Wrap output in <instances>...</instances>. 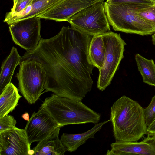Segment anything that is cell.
<instances>
[{
	"mask_svg": "<svg viewBox=\"0 0 155 155\" xmlns=\"http://www.w3.org/2000/svg\"><path fill=\"white\" fill-rule=\"evenodd\" d=\"M61 126L58 127L49 136L41 141L32 149L36 155H63L66 151L59 134Z\"/></svg>",
	"mask_w": 155,
	"mask_h": 155,
	"instance_id": "13",
	"label": "cell"
},
{
	"mask_svg": "<svg viewBox=\"0 0 155 155\" xmlns=\"http://www.w3.org/2000/svg\"><path fill=\"white\" fill-rule=\"evenodd\" d=\"M21 96L18 89L10 83L8 85L0 95V117L8 115L18 105Z\"/></svg>",
	"mask_w": 155,
	"mask_h": 155,
	"instance_id": "17",
	"label": "cell"
},
{
	"mask_svg": "<svg viewBox=\"0 0 155 155\" xmlns=\"http://www.w3.org/2000/svg\"><path fill=\"white\" fill-rule=\"evenodd\" d=\"M143 109L137 101L125 95L114 102L110 120L116 141L136 142L146 134Z\"/></svg>",
	"mask_w": 155,
	"mask_h": 155,
	"instance_id": "2",
	"label": "cell"
},
{
	"mask_svg": "<svg viewBox=\"0 0 155 155\" xmlns=\"http://www.w3.org/2000/svg\"><path fill=\"white\" fill-rule=\"evenodd\" d=\"M41 107L45 109L61 127L72 124H96L101 115L81 101L61 97L53 93L45 98Z\"/></svg>",
	"mask_w": 155,
	"mask_h": 155,
	"instance_id": "3",
	"label": "cell"
},
{
	"mask_svg": "<svg viewBox=\"0 0 155 155\" xmlns=\"http://www.w3.org/2000/svg\"><path fill=\"white\" fill-rule=\"evenodd\" d=\"M136 13L147 21L155 29V4L138 9L136 12Z\"/></svg>",
	"mask_w": 155,
	"mask_h": 155,
	"instance_id": "20",
	"label": "cell"
},
{
	"mask_svg": "<svg viewBox=\"0 0 155 155\" xmlns=\"http://www.w3.org/2000/svg\"><path fill=\"white\" fill-rule=\"evenodd\" d=\"M67 21L71 27L93 36L102 35L110 31L104 1L97 2L82 10Z\"/></svg>",
	"mask_w": 155,
	"mask_h": 155,
	"instance_id": "7",
	"label": "cell"
},
{
	"mask_svg": "<svg viewBox=\"0 0 155 155\" xmlns=\"http://www.w3.org/2000/svg\"><path fill=\"white\" fill-rule=\"evenodd\" d=\"M105 47L104 60L99 70L97 87L101 91L111 83L121 60L126 44L119 34L111 31L102 35Z\"/></svg>",
	"mask_w": 155,
	"mask_h": 155,
	"instance_id": "6",
	"label": "cell"
},
{
	"mask_svg": "<svg viewBox=\"0 0 155 155\" xmlns=\"http://www.w3.org/2000/svg\"><path fill=\"white\" fill-rule=\"evenodd\" d=\"M30 146L24 129L0 132V155H28Z\"/></svg>",
	"mask_w": 155,
	"mask_h": 155,
	"instance_id": "10",
	"label": "cell"
},
{
	"mask_svg": "<svg viewBox=\"0 0 155 155\" xmlns=\"http://www.w3.org/2000/svg\"><path fill=\"white\" fill-rule=\"evenodd\" d=\"M62 0H33L31 5L21 12L11 14L8 18L12 24L24 19L38 16L45 13Z\"/></svg>",
	"mask_w": 155,
	"mask_h": 155,
	"instance_id": "14",
	"label": "cell"
},
{
	"mask_svg": "<svg viewBox=\"0 0 155 155\" xmlns=\"http://www.w3.org/2000/svg\"><path fill=\"white\" fill-rule=\"evenodd\" d=\"M152 41L153 44L155 45V33L152 36Z\"/></svg>",
	"mask_w": 155,
	"mask_h": 155,
	"instance_id": "28",
	"label": "cell"
},
{
	"mask_svg": "<svg viewBox=\"0 0 155 155\" xmlns=\"http://www.w3.org/2000/svg\"><path fill=\"white\" fill-rule=\"evenodd\" d=\"M13 0V2H15V1L16 0Z\"/></svg>",
	"mask_w": 155,
	"mask_h": 155,
	"instance_id": "30",
	"label": "cell"
},
{
	"mask_svg": "<svg viewBox=\"0 0 155 155\" xmlns=\"http://www.w3.org/2000/svg\"><path fill=\"white\" fill-rule=\"evenodd\" d=\"M35 153V151L33 149H30L28 152V155H34Z\"/></svg>",
	"mask_w": 155,
	"mask_h": 155,
	"instance_id": "27",
	"label": "cell"
},
{
	"mask_svg": "<svg viewBox=\"0 0 155 155\" xmlns=\"http://www.w3.org/2000/svg\"><path fill=\"white\" fill-rule=\"evenodd\" d=\"M153 5L134 3L108 4L104 2L106 15L114 30L142 36L151 35L155 29L138 16L136 11Z\"/></svg>",
	"mask_w": 155,
	"mask_h": 155,
	"instance_id": "4",
	"label": "cell"
},
{
	"mask_svg": "<svg viewBox=\"0 0 155 155\" xmlns=\"http://www.w3.org/2000/svg\"><path fill=\"white\" fill-rule=\"evenodd\" d=\"M16 120L10 115L0 117V132L16 127Z\"/></svg>",
	"mask_w": 155,
	"mask_h": 155,
	"instance_id": "22",
	"label": "cell"
},
{
	"mask_svg": "<svg viewBox=\"0 0 155 155\" xmlns=\"http://www.w3.org/2000/svg\"><path fill=\"white\" fill-rule=\"evenodd\" d=\"M106 155H155V134L148 136L140 142L116 141L111 144Z\"/></svg>",
	"mask_w": 155,
	"mask_h": 155,
	"instance_id": "12",
	"label": "cell"
},
{
	"mask_svg": "<svg viewBox=\"0 0 155 155\" xmlns=\"http://www.w3.org/2000/svg\"><path fill=\"white\" fill-rule=\"evenodd\" d=\"M19 65L16 76L20 91L29 103L34 104L45 89V71L40 62L33 59L21 60Z\"/></svg>",
	"mask_w": 155,
	"mask_h": 155,
	"instance_id": "5",
	"label": "cell"
},
{
	"mask_svg": "<svg viewBox=\"0 0 155 155\" xmlns=\"http://www.w3.org/2000/svg\"><path fill=\"white\" fill-rule=\"evenodd\" d=\"M102 1L104 0H62L37 17L59 22L67 21L82 10Z\"/></svg>",
	"mask_w": 155,
	"mask_h": 155,
	"instance_id": "11",
	"label": "cell"
},
{
	"mask_svg": "<svg viewBox=\"0 0 155 155\" xmlns=\"http://www.w3.org/2000/svg\"><path fill=\"white\" fill-rule=\"evenodd\" d=\"M105 49L102 35L93 36L88 49L89 56L92 64L99 70L102 67Z\"/></svg>",
	"mask_w": 155,
	"mask_h": 155,
	"instance_id": "18",
	"label": "cell"
},
{
	"mask_svg": "<svg viewBox=\"0 0 155 155\" xmlns=\"http://www.w3.org/2000/svg\"><path fill=\"white\" fill-rule=\"evenodd\" d=\"M145 123L147 127L155 118V94L149 105L143 109Z\"/></svg>",
	"mask_w": 155,
	"mask_h": 155,
	"instance_id": "21",
	"label": "cell"
},
{
	"mask_svg": "<svg viewBox=\"0 0 155 155\" xmlns=\"http://www.w3.org/2000/svg\"><path fill=\"white\" fill-rule=\"evenodd\" d=\"M138 71L143 81L155 87V64L153 59H148L137 54L135 56Z\"/></svg>",
	"mask_w": 155,
	"mask_h": 155,
	"instance_id": "19",
	"label": "cell"
},
{
	"mask_svg": "<svg viewBox=\"0 0 155 155\" xmlns=\"http://www.w3.org/2000/svg\"><path fill=\"white\" fill-rule=\"evenodd\" d=\"M147 132L148 133L155 134V118L147 127Z\"/></svg>",
	"mask_w": 155,
	"mask_h": 155,
	"instance_id": "25",
	"label": "cell"
},
{
	"mask_svg": "<svg viewBox=\"0 0 155 155\" xmlns=\"http://www.w3.org/2000/svg\"><path fill=\"white\" fill-rule=\"evenodd\" d=\"M107 3L110 4L134 3L153 5L155 2L151 0H107Z\"/></svg>",
	"mask_w": 155,
	"mask_h": 155,
	"instance_id": "24",
	"label": "cell"
},
{
	"mask_svg": "<svg viewBox=\"0 0 155 155\" xmlns=\"http://www.w3.org/2000/svg\"><path fill=\"white\" fill-rule=\"evenodd\" d=\"M32 1L33 0H16L13 2L11 11L8 13L10 14L19 13L30 5Z\"/></svg>",
	"mask_w": 155,
	"mask_h": 155,
	"instance_id": "23",
	"label": "cell"
},
{
	"mask_svg": "<svg viewBox=\"0 0 155 155\" xmlns=\"http://www.w3.org/2000/svg\"><path fill=\"white\" fill-rule=\"evenodd\" d=\"M25 120L28 121L29 120V116L28 113L26 112L23 114L21 116Z\"/></svg>",
	"mask_w": 155,
	"mask_h": 155,
	"instance_id": "26",
	"label": "cell"
},
{
	"mask_svg": "<svg viewBox=\"0 0 155 155\" xmlns=\"http://www.w3.org/2000/svg\"><path fill=\"white\" fill-rule=\"evenodd\" d=\"M151 0L152 1H153V2H155V0Z\"/></svg>",
	"mask_w": 155,
	"mask_h": 155,
	"instance_id": "29",
	"label": "cell"
},
{
	"mask_svg": "<svg viewBox=\"0 0 155 155\" xmlns=\"http://www.w3.org/2000/svg\"><path fill=\"white\" fill-rule=\"evenodd\" d=\"M41 27L40 18L34 17L13 23L9 28L13 41L28 51L38 45L41 38Z\"/></svg>",
	"mask_w": 155,
	"mask_h": 155,
	"instance_id": "8",
	"label": "cell"
},
{
	"mask_svg": "<svg viewBox=\"0 0 155 155\" xmlns=\"http://www.w3.org/2000/svg\"><path fill=\"white\" fill-rule=\"evenodd\" d=\"M21 57L16 48L13 47L9 54L2 63L0 74V94L11 83L15 68L20 62Z\"/></svg>",
	"mask_w": 155,
	"mask_h": 155,
	"instance_id": "16",
	"label": "cell"
},
{
	"mask_svg": "<svg viewBox=\"0 0 155 155\" xmlns=\"http://www.w3.org/2000/svg\"><path fill=\"white\" fill-rule=\"evenodd\" d=\"M59 126L47 110L40 107L37 112L33 113L24 129L31 145L46 138Z\"/></svg>",
	"mask_w": 155,
	"mask_h": 155,
	"instance_id": "9",
	"label": "cell"
},
{
	"mask_svg": "<svg viewBox=\"0 0 155 155\" xmlns=\"http://www.w3.org/2000/svg\"><path fill=\"white\" fill-rule=\"evenodd\" d=\"M93 36L72 27L63 26L57 35L49 39L41 38L37 46L27 51L21 60L34 59L45 71L44 92L81 101L91 90V75L94 66L88 49Z\"/></svg>",
	"mask_w": 155,
	"mask_h": 155,
	"instance_id": "1",
	"label": "cell"
},
{
	"mask_svg": "<svg viewBox=\"0 0 155 155\" xmlns=\"http://www.w3.org/2000/svg\"><path fill=\"white\" fill-rule=\"evenodd\" d=\"M110 121V119L95 124L92 128L82 133L72 134L63 133L61 136V140L66 151L70 152H74L89 139L94 138L95 134L101 129L104 124Z\"/></svg>",
	"mask_w": 155,
	"mask_h": 155,
	"instance_id": "15",
	"label": "cell"
}]
</instances>
